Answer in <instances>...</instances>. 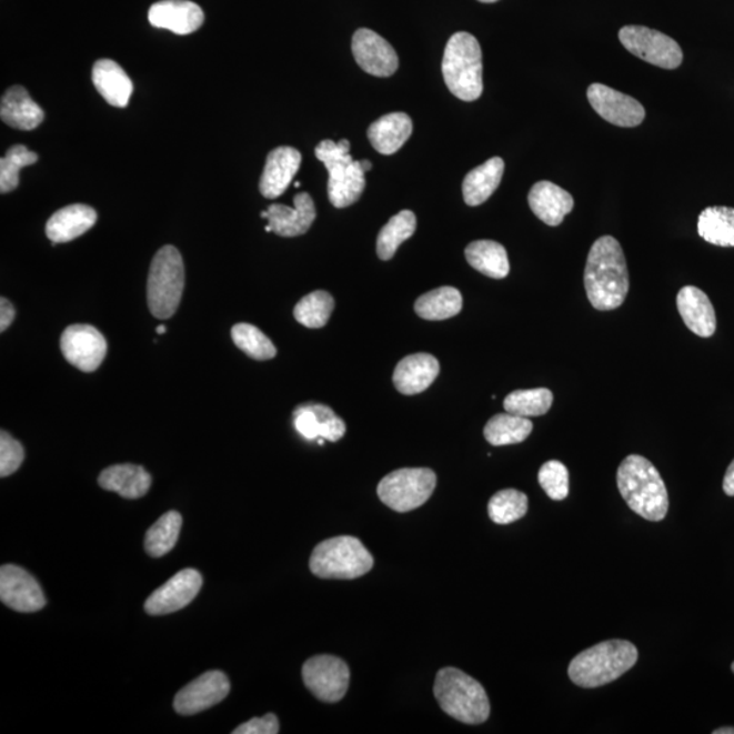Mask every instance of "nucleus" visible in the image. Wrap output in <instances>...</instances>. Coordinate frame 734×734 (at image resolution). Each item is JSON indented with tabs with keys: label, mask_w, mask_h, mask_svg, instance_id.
I'll use <instances>...</instances> for the list:
<instances>
[{
	"label": "nucleus",
	"mask_w": 734,
	"mask_h": 734,
	"mask_svg": "<svg viewBox=\"0 0 734 734\" xmlns=\"http://www.w3.org/2000/svg\"><path fill=\"white\" fill-rule=\"evenodd\" d=\"M584 284L587 299L600 312L623 305L630 290V276L622 245L612 235L600 237L587 254Z\"/></svg>",
	"instance_id": "1"
},
{
	"label": "nucleus",
	"mask_w": 734,
	"mask_h": 734,
	"mask_svg": "<svg viewBox=\"0 0 734 734\" xmlns=\"http://www.w3.org/2000/svg\"><path fill=\"white\" fill-rule=\"evenodd\" d=\"M616 481L631 511L654 523L665 519L670 509L668 491L651 461L630 454L619 465Z\"/></svg>",
	"instance_id": "2"
},
{
	"label": "nucleus",
	"mask_w": 734,
	"mask_h": 734,
	"mask_svg": "<svg viewBox=\"0 0 734 734\" xmlns=\"http://www.w3.org/2000/svg\"><path fill=\"white\" fill-rule=\"evenodd\" d=\"M639 661V648L623 640H612L575 656L569 665V677L582 688H597L617 681Z\"/></svg>",
	"instance_id": "3"
},
{
	"label": "nucleus",
	"mask_w": 734,
	"mask_h": 734,
	"mask_svg": "<svg viewBox=\"0 0 734 734\" xmlns=\"http://www.w3.org/2000/svg\"><path fill=\"white\" fill-rule=\"evenodd\" d=\"M435 700L452 718L479 725L490 717V701L483 685L458 668L441 670L434 684Z\"/></svg>",
	"instance_id": "4"
},
{
	"label": "nucleus",
	"mask_w": 734,
	"mask_h": 734,
	"mask_svg": "<svg viewBox=\"0 0 734 734\" xmlns=\"http://www.w3.org/2000/svg\"><path fill=\"white\" fill-rule=\"evenodd\" d=\"M442 74L453 95L471 102L483 93L482 48L472 34L459 32L449 39Z\"/></svg>",
	"instance_id": "5"
},
{
	"label": "nucleus",
	"mask_w": 734,
	"mask_h": 734,
	"mask_svg": "<svg viewBox=\"0 0 734 734\" xmlns=\"http://www.w3.org/2000/svg\"><path fill=\"white\" fill-rule=\"evenodd\" d=\"M372 554L354 536H338L315 545L309 567L323 580H355L373 569Z\"/></svg>",
	"instance_id": "6"
},
{
	"label": "nucleus",
	"mask_w": 734,
	"mask_h": 734,
	"mask_svg": "<svg viewBox=\"0 0 734 734\" xmlns=\"http://www.w3.org/2000/svg\"><path fill=\"white\" fill-rule=\"evenodd\" d=\"M351 144L348 139L341 142L323 141L314 153L330 173L329 198L333 208L345 209L362 197L366 188L365 172L361 161L350 155Z\"/></svg>",
	"instance_id": "7"
},
{
	"label": "nucleus",
	"mask_w": 734,
	"mask_h": 734,
	"mask_svg": "<svg viewBox=\"0 0 734 734\" xmlns=\"http://www.w3.org/2000/svg\"><path fill=\"white\" fill-rule=\"evenodd\" d=\"M184 283V262L180 252L172 245L161 248L151 262L148 281V302L154 318H172L183 296Z\"/></svg>",
	"instance_id": "8"
},
{
	"label": "nucleus",
	"mask_w": 734,
	"mask_h": 734,
	"mask_svg": "<svg viewBox=\"0 0 734 734\" xmlns=\"http://www.w3.org/2000/svg\"><path fill=\"white\" fill-rule=\"evenodd\" d=\"M436 485L435 472L429 469H403L386 475L379 484L378 494L392 511H415L433 495Z\"/></svg>",
	"instance_id": "9"
},
{
	"label": "nucleus",
	"mask_w": 734,
	"mask_h": 734,
	"mask_svg": "<svg viewBox=\"0 0 734 734\" xmlns=\"http://www.w3.org/2000/svg\"><path fill=\"white\" fill-rule=\"evenodd\" d=\"M624 48L646 63L665 70H675L683 62V51L677 42L664 33L646 27H624L619 32Z\"/></svg>",
	"instance_id": "10"
},
{
	"label": "nucleus",
	"mask_w": 734,
	"mask_h": 734,
	"mask_svg": "<svg viewBox=\"0 0 734 734\" xmlns=\"http://www.w3.org/2000/svg\"><path fill=\"white\" fill-rule=\"evenodd\" d=\"M306 688L325 703L342 701L350 685V668L342 658L321 654L309 658L302 666Z\"/></svg>",
	"instance_id": "11"
},
{
	"label": "nucleus",
	"mask_w": 734,
	"mask_h": 734,
	"mask_svg": "<svg viewBox=\"0 0 734 734\" xmlns=\"http://www.w3.org/2000/svg\"><path fill=\"white\" fill-rule=\"evenodd\" d=\"M60 349L71 365L90 373L104 362L108 345L104 335L94 326L76 324L63 332Z\"/></svg>",
	"instance_id": "12"
},
{
	"label": "nucleus",
	"mask_w": 734,
	"mask_h": 734,
	"mask_svg": "<svg viewBox=\"0 0 734 734\" xmlns=\"http://www.w3.org/2000/svg\"><path fill=\"white\" fill-rule=\"evenodd\" d=\"M202 585L203 577L198 570H181L167 584L150 594L145 600L144 611L153 616L173 614L190 605L202 590Z\"/></svg>",
	"instance_id": "13"
},
{
	"label": "nucleus",
	"mask_w": 734,
	"mask_h": 734,
	"mask_svg": "<svg viewBox=\"0 0 734 734\" xmlns=\"http://www.w3.org/2000/svg\"><path fill=\"white\" fill-rule=\"evenodd\" d=\"M0 600L9 609L27 614L38 612L47 604L38 580L17 564H4L0 569Z\"/></svg>",
	"instance_id": "14"
},
{
	"label": "nucleus",
	"mask_w": 734,
	"mask_h": 734,
	"mask_svg": "<svg viewBox=\"0 0 734 734\" xmlns=\"http://www.w3.org/2000/svg\"><path fill=\"white\" fill-rule=\"evenodd\" d=\"M587 100L600 117L624 129L640 125L646 117L645 108L640 101L602 83L591 84L587 89Z\"/></svg>",
	"instance_id": "15"
},
{
	"label": "nucleus",
	"mask_w": 734,
	"mask_h": 734,
	"mask_svg": "<svg viewBox=\"0 0 734 734\" xmlns=\"http://www.w3.org/2000/svg\"><path fill=\"white\" fill-rule=\"evenodd\" d=\"M230 693V682L221 671L203 673L185 685L174 697V710L180 715H195L221 703Z\"/></svg>",
	"instance_id": "16"
},
{
	"label": "nucleus",
	"mask_w": 734,
	"mask_h": 734,
	"mask_svg": "<svg viewBox=\"0 0 734 734\" xmlns=\"http://www.w3.org/2000/svg\"><path fill=\"white\" fill-rule=\"evenodd\" d=\"M353 54L361 69L374 77H391L399 69L396 51L390 42L370 29L356 30L353 38Z\"/></svg>",
	"instance_id": "17"
},
{
	"label": "nucleus",
	"mask_w": 734,
	"mask_h": 734,
	"mask_svg": "<svg viewBox=\"0 0 734 734\" xmlns=\"http://www.w3.org/2000/svg\"><path fill=\"white\" fill-rule=\"evenodd\" d=\"M302 155L299 150L282 145L272 150L267 157L264 172L260 179V192L267 199H276L283 195L291 181L299 173Z\"/></svg>",
	"instance_id": "18"
},
{
	"label": "nucleus",
	"mask_w": 734,
	"mask_h": 734,
	"mask_svg": "<svg viewBox=\"0 0 734 734\" xmlns=\"http://www.w3.org/2000/svg\"><path fill=\"white\" fill-rule=\"evenodd\" d=\"M151 26L180 36L191 34L203 26L204 13L190 0H162L149 10Z\"/></svg>",
	"instance_id": "19"
},
{
	"label": "nucleus",
	"mask_w": 734,
	"mask_h": 734,
	"mask_svg": "<svg viewBox=\"0 0 734 734\" xmlns=\"http://www.w3.org/2000/svg\"><path fill=\"white\" fill-rule=\"evenodd\" d=\"M677 311L691 332L701 338H712L717 330V318L712 301L705 291L685 286L678 291Z\"/></svg>",
	"instance_id": "20"
},
{
	"label": "nucleus",
	"mask_w": 734,
	"mask_h": 734,
	"mask_svg": "<svg viewBox=\"0 0 734 734\" xmlns=\"http://www.w3.org/2000/svg\"><path fill=\"white\" fill-rule=\"evenodd\" d=\"M440 374V362L430 354H412L398 363L393 373V384L400 393L412 396L422 393L433 384Z\"/></svg>",
	"instance_id": "21"
},
{
	"label": "nucleus",
	"mask_w": 734,
	"mask_h": 734,
	"mask_svg": "<svg viewBox=\"0 0 734 734\" xmlns=\"http://www.w3.org/2000/svg\"><path fill=\"white\" fill-rule=\"evenodd\" d=\"M267 211L272 232L281 237L305 234L315 220L314 202L306 192L294 197V209L283 204H271Z\"/></svg>",
	"instance_id": "22"
},
{
	"label": "nucleus",
	"mask_w": 734,
	"mask_h": 734,
	"mask_svg": "<svg viewBox=\"0 0 734 734\" xmlns=\"http://www.w3.org/2000/svg\"><path fill=\"white\" fill-rule=\"evenodd\" d=\"M527 202L533 214L549 227H560L564 217L574 209L573 197L551 181H539L533 185Z\"/></svg>",
	"instance_id": "23"
},
{
	"label": "nucleus",
	"mask_w": 734,
	"mask_h": 734,
	"mask_svg": "<svg viewBox=\"0 0 734 734\" xmlns=\"http://www.w3.org/2000/svg\"><path fill=\"white\" fill-rule=\"evenodd\" d=\"M97 222V212L87 204H71L54 212L47 222V237L52 244H64L78 239Z\"/></svg>",
	"instance_id": "24"
},
{
	"label": "nucleus",
	"mask_w": 734,
	"mask_h": 734,
	"mask_svg": "<svg viewBox=\"0 0 734 734\" xmlns=\"http://www.w3.org/2000/svg\"><path fill=\"white\" fill-rule=\"evenodd\" d=\"M99 484L125 500H138L149 493L151 476L141 465L118 464L101 472Z\"/></svg>",
	"instance_id": "25"
},
{
	"label": "nucleus",
	"mask_w": 734,
	"mask_h": 734,
	"mask_svg": "<svg viewBox=\"0 0 734 734\" xmlns=\"http://www.w3.org/2000/svg\"><path fill=\"white\" fill-rule=\"evenodd\" d=\"M0 118L13 129L30 131L42 123L44 111L32 100L26 88L13 87L2 97Z\"/></svg>",
	"instance_id": "26"
},
{
	"label": "nucleus",
	"mask_w": 734,
	"mask_h": 734,
	"mask_svg": "<svg viewBox=\"0 0 734 734\" xmlns=\"http://www.w3.org/2000/svg\"><path fill=\"white\" fill-rule=\"evenodd\" d=\"M412 133V120L409 114L394 112L384 114L369 127L368 138L380 154L398 153L409 141Z\"/></svg>",
	"instance_id": "27"
},
{
	"label": "nucleus",
	"mask_w": 734,
	"mask_h": 734,
	"mask_svg": "<svg viewBox=\"0 0 734 734\" xmlns=\"http://www.w3.org/2000/svg\"><path fill=\"white\" fill-rule=\"evenodd\" d=\"M93 83L108 104L117 108L129 105L133 84L127 72L113 60L101 59L93 67Z\"/></svg>",
	"instance_id": "28"
},
{
	"label": "nucleus",
	"mask_w": 734,
	"mask_h": 734,
	"mask_svg": "<svg viewBox=\"0 0 734 734\" xmlns=\"http://www.w3.org/2000/svg\"><path fill=\"white\" fill-rule=\"evenodd\" d=\"M503 172H505V162L500 157L490 158L483 165L472 169L463 181L465 203L476 208L487 202L500 187Z\"/></svg>",
	"instance_id": "29"
},
{
	"label": "nucleus",
	"mask_w": 734,
	"mask_h": 734,
	"mask_svg": "<svg viewBox=\"0 0 734 734\" xmlns=\"http://www.w3.org/2000/svg\"><path fill=\"white\" fill-rule=\"evenodd\" d=\"M466 262L481 274L503 279L511 272L505 247L491 240L473 241L465 250Z\"/></svg>",
	"instance_id": "30"
},
{
	"label": "nucleus",
	"mask_w": 734,
	"mask_h": 734,
	"mask_svg": "<svg viewBox=\"0 0 734 734\" xmlns=\"http://www.w3.org/2000/svg\"><path fill=\"white\" fill-rule=\"evenodd\" d=\"M697 233L708 244L734 247V209L714 205L697 218Z\"/></svg>",
	"instance_id": "31"
},
{
	"label": "nucleus",
	"mask_w": 734,
	"mask_h": 734,
	"mask_svg": "<svg viewBox=\"0 0 734 734\" xmlns=\"http://www.w3.org/2000/svg\"><path fill=\"white\" fill-rule=\"evenodd\" d=\"M533 423L530 418L499 414L485 424L484 439L493 446L521 444L531 435Z\"/></svg>",
	"instance_id": "32"
},
{
	"label": "nucleus",
	"mask_w": 734,
	"mask_h": 734,
	"mask_svg": "<svg viewBox=\"0 0 734 734\" xmlns=\"http://www.w3.org/2000/svg\"><path fill=\"white\" fill-rule=\"evenodd\" d=\"M461 309H463V296L458 289L449 286L429 291L415 302L416 314L430 321L454 318Z\"/></svg>",
	"instance_id": "33"
},
{
	"label": "nucleus",
	"mask_w": 734,
	"mask_h": 734,
	"mask_svg": "<svg viewBox=\"0 0 734 734\" xmlns=\"http://www.w3.org/2000/svg\"><path fill=\"white\" fill-rule=\"evenodd\" d=\"M183 517L179 512H168L145 533L144 550L150 556L161 557L169 554L178 543Z\"/></svg>",
	"instance_id": "34"
},
{
	"label": "nucleus",
	"mask_w": 734,
	"mask_h": 734,
	"mask_svg": "<svg viewBox=\"0 0 734 734\" xmlns=\"http://www.w3.org/2000/svg\"><path fill=\"white\" fill-rule=\"evenodd\" d=\"M416 230V217L410 210L400 211L381 229L378 239V254L381 260H391L399 247L411 239Z\"/></svg>",
	"instance_id": "35"
},
{
	"label": "nucleus",
	"mask_w": 734,
	"mask_h": 734,
	"mask_svg": "<svg viewBox=\"0 0 734 734\" xmlns=\"http://www.w3.org/2000/svg\"><path fill=\"white\" fill-rule=\"evenodd\" d=\"M335 309V301L324 290H315L303 296L294 308V318L306 329H323Z\"/></svg>",
	"instance_id": "36"
},
{
	"label": "nucleus",
	"mask_w": 734,
	"mask_h": 734,
	"mask_svg": "<svg viewBox=\"0 0 734 734\" xmlns=\"http://www.w3.org/2000/svg\"><path fill=\"white\" fill-rule=\"evenodd\" d=\"M554 403V394L547 388L519 390L507 394L503 406L509 414L532 418L547 414Z\"/></svg>",
	"instance_id": "37"
},
{
	"label": "nucleus",
	"mask_w": 734,
	"mask_h": 734,
	"mask_svg": "<svg viewBox=\"0 0 734 734\" xmlns=\"http://www.w3.org/2000/svg\"><path fill=\"white\" fill-rule=\"evenodd\" d=\"M527 496L519 490H501L489 502V515L495 524L507 525L524 517Z\"/></svg>",
	"instance_id": "38"
},
{
	"label": "nucleus",
	"mask_w": 734,
	"mask_h": 734,
	"mask_svg": "<svg viewBox=\"0 0 734 734\" xmlns=\"http://www.w3.org/2000/svg\"><path fill=\"white\" fill-rule=\"evenodd\" d=\"M232 339L237 348L253 360L267 361L276 355L274 343L252 324H235L232 329Z\"/></svg>",
	"instance_id": "39"
},
{
	"label": "nucleus",
	"mask_w": 734,
	"mask_h": 734,
	"mask_svg": "<svg viewBox=\"0 0 734 734\" xmlns=\"http://www.w3.org/2000/svg\"><path fill=\"white\" fill-rule=\"evenodd\" d=\"M39 161V155L26 145L17 144L0 160V192L9 193L20 184V172Z\"/></svg>",
	"instance_id": "40"
},
{
	"label": "nucleus",
	"mask_w": 734,
	"mask_h": 734,
	"mask_svg": "<svg viewBox=\"0 0 734 734\" xmlns=\"http://www.w3.org/2000/svg\"><path fill=\"white\" fill-rule=\"evenodd\" d=\"M539 483L551 500H566L569 495V471L566 465L557 460L547 461L539 471Z\"/></svg>",
	"instance_id": "41"
},
{
	"label": "nucleus",
	"mask_w": 734,
	"mask_h": 734,
	"mask_svg": "<svg viewBox=\"0 0 734 734\" xmlns=\"http://www.w3.org/2000/svg\"><path fill=\"white\" fill-rule=\"evenodd\" d=\"M308 406L313 412L315 422H318L320 439L331 442L343 439L345 423L341 416L335 414V411L324 404L308 403Z\"/></svg>",
	"instance_id": "42"
},
{
	"label": "nucleus",
	"mask_w": 734,
	"mask_h": 734,
	"mask_svg": "<svg viewBox=\"0 0 734 734\" xmlns=\"http://www.w3.org/2000/svg\"><path fill=\"white\" fill-rule=\"evenodd\" d=\"M23 459H26V451L20 442L3 430L0 434V476L13 475L20 470Z\"/></svg>",
	"instance_id": "43"
},
{
	"label": "nucleus",
	"mask_w": 734,
	"mask_h": 734,
	"mask_svg": "<svg viewBox=\"0 0 734 734\" xmlns=\"http://www.w3.org/2000/svg\"><path fill=\"white\" fill-rule=\"evenodd\" d=\"M279 721L275 714H265L262 718H252L235 727L233 734H278Z\"/></svg>",
	"instance_id": "44"
},
{
	"label": "nucleus",
	"mask_w": 734,
	"mask_h": 734,
	"mask_svg": "<svg viewBox=\"0 0 734 734\" xmlns=\"http://www.w3.org/2000/svg\"><path fill=\"white\" fill-rule=\"evenodd\" d=\"M16 318V309L11 305L9 300H0V331L4 332L9 329Z\"/></svg>",
	"instance_id": "45"
},
{
	"label": "nucleus",
	"mask_w": 734,
	"mask_h": 734,
	"mask_svg": "<svg viewBox=\"0 0 734 734\" xmlns=\"http://www.w3.org/2000/svg\"><path fill=\"white\" fill-rule=\"evenodd\" d=\"M724 491L726 495L734 496V460L727 466L724 477Z\"/></svg>",
	"instance_id": "46"
},
{
	"label": "nucleus",
	"mask_w": 734,
	"mask_h": 734,
	"mask_svg": "<svg viewBox=\"0 0 734 734\" xmlns=\"http://www.w3.org/2000/svg\"><path fill=\"white\" fill-rule=\"evenodd\" d=\"M713 733L714 734H734V727H720V730H715Z\"/></svg>",
	"instance_id": "47"
},
{
	"label": "nucleus",
	"mask_w": 734,
	"mask_h": 734,
	"mask_svg": "<svg viewBox=\"0 0 734 734\" xmlns=\"http://www.w3.org/2000/svg\"><path fill=\"white\" fill-rule=\"evenodd\" d=\"M361 167L363 169V172H365V173L372 171V168H373L372 162H370L368 160L361 161Z\"/></svg>",
	"instance_id": "48"
},
{
	"label": "nucleus",
	"mask_w": 734,
	"mask_h": 734,
	"mask_svg": "<svg viewBox=\"0 0 734 734\" xmlns=\"http://www.w3.org/2000/svg\"><path fill=\"white\" fill-rule=\"evenodd\" d=\"M165 332H167V326L165 325L157 326L158 335H163V333H165Z\"/></svg>",
	"instance_id": "49"
},
{
	"label": "nucleus",
	"mask_w": 734,
	"mask_h": 734,
	"mask_svg": "<svg viewBox=\"0 0 734 734\" xmlns=\"http://www.w3.org/2000/svg\"><path fill=\"white\" fill-rule=\"evenodd\" d=\"M479 2H482V3H495V2H499V0H479Z\"/></svg>",
	"instance_id": "50"
},
{
	"label": "nucleus",
	"mask_w": 734,
	"mask_h": 734,
	"mask_svg": "<svg viewBox=\"0 0 734 734\" xmlns=\"http://www.w3.org/2000/svg\"><path fill=\"white\" fill-rule=\"evenodd\" d=\"M262 218H267V220H269V211H263L262 212Z\"/></svg>",
	"instance_id": "51"
},
{
	"label": "nucleus",
	"mask_w": 734,
	"mask_h": 734,
	"mask_svg": "<svg viewBox=\"0 0 734 734\" xmlns=\"http://www.w3.org/2000/svg\"><path fill=\"white\" fill-rule=\"evenodd\" d=\"M294 187H295V188H300V187H301V183H295Z\"/></svg>",
	"instance_id": "52"
},
{
	"label": "nucleus",
	"mask_w": 734,
	"mask_h": 734,
	"mask_svg": "<svg viewBox=\"0 0 734 734\" xmlns=\"http://www.w3.org/2000/svg\"><path fill=\"white\" fill-rule=\"evenodd\" d=\"M732 671L734 672V663L732 664Z\"/></svg>",
	"instance_id": "53"
}]
</instances>
